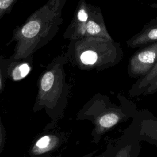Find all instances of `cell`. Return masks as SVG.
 I'll list each match as a JSON object with an SVG mask.
<instances>
[{
	"label": "cell",
	"instance_id": "6da1fadb",
	"mask_svg": "<svg viewBox=\"0 0 157 157\" xmlns=\"http://www.w3.org/2000/svg\"><path fill=\"white\" fill-rule=\"evenodd\" d=\"M62 23L61 10L54 3L47 1L14 30L10 43L15 42L16 45L14 53L8 60L17 61L31 57L53 39Z\"/></svg>",
	"mask_w": 157,
	"mask_h": 157
},
{
	"label": "cell",
	"instance_id": "7c38bea8",
	"mask_svg": "<svg viewBox=\"0 0 157 157\" xmlns=\"http://www.w3.org/2000/svg\"><path fill=\"white\" fill-rule=\"evenodd\" d=\"M9 61L10 64H8V66L12 67V69H10V77L13 80L17 81L23 78L30 71L31 67L27 63H20V61Z\"/></svg>",
	"mask_w": 157,
	"mask_h": 157
},
{
	"label": "cell",
	"instance_id": "e0dca14e",
	"mask_svg": "<svg viewBox=\"0 0 157 157\" xmlns=\"http://www.w3.org/2000/svg\"><path fill=\"white\" fill-rule=\"evenodd\" d=\"M150 7L153 9H157V2H155V3H152L150 5Z\"/></svg>",
	"mask_w": 157,
	"mask_h": 157
},
{
	"label": "cell",
	"instance_id": "8fae6325",
	"mask_svg": "<svg viewBox=\"0 0 157 157\" xmlns=\"http://www.w3.org/2000/svg\"><path fill=\"white\" fill-rule=\"evenodd\" d=\"M157 78V63L153 69L144 77L137 79L132 85L128 93L130 97H137L142 95L147 88Z\"/></svg>",
	"mask_w": 157,
	"mask_h": 157
},
{
	"label": "cell",
	"instance_id": "30bf717a",
	"mask_svg": "<svg viewBox=\"0 0 157 157\" xmlns=\"http://www.w3.org/2000/svg\"><path fill=\"white\" fill-rule=\"evenodd\" d=\"M61 134H50L41 137L34 145L31 153L39 155L50 152L58 148L62 143Z\"/></svg>",
	"mask_w": 157,
	"mask_h": 157
},
{
	"label": "cell",
	"instance_id": "5b68a950",
	"mask_svg": "<svg viewBox=\"0 0 157 157\" xmlns=\"http://www.w3.org/2000/svg\"><path fill=\"white\" fill-rule=\"evenodd\" d=\"M63 37L69 40L86 37L112 38L107 31L101 8L88 4L85 0L78 2Z\"/></svg>",
	"mask_w": 157,
	"mask_h": 157
},
{
	"label": "cell",
	"instance_id": "ac0fdd59",
	"mask_svg": "<svg viewBox=\"0 0 157 157\" xmlns=\"http://www.w3.org/2000/svg\"><path fill=\"white\" fill-rule=\"evenodd\" d=\"M136 1H140V0H136Z\"/></svg>",
	"mask_w": 157,
	"mask_h": 157
},
{
	"label": "cell",
	"instance_id": "9c48e42d",
	"mask_svg": "<svg viewBox=\"0 0 157 157\" xmlns=\"http://www.w3.org/2000/svg\"><path fill=\"white\" fill-rule=\"evenodd\" d=\"M155 42H157V17L145 24L139 33L129 39L126 45L129 48H136Z\"/></svg>",
	"mask_w": 157,
	"mask_h": 157
},
{
	"label": "cell",
	"instance_id": "9a60e30c",
	"mask_svg": "<svg viewBox=\"0 0 157 157\" xmlns=\"http://www.w3.org/2000/svg\"><path fill=\"white\" fill-rule=\"evenodd\" d=\"M157 93V78L144 91V95L153 94Z\"/></svg>",
	"mask_w": 157,
	"mask_h": 157
},
{
	"label": "cell",
	"instance_id": "ba28073f",
	"mask_svg": "<svg viewBox=\"0 0 157 157\" xmlns=\"http://www.w3.org/2000/svg\"><path fill=\"white\" fill-rule=\"evenodd\" d=\"M137 134L141 141L157 147V117L147 109L137 110L132 118Z\"/></svg>",
	"mask_w": 157,
	"mask_h": 157
},
{
	"label": "cell",
	"instance_id": "2e32d148",
	"mask_svg": "<svg viewBox=\"0 0 157 157\" xmlns=\"http://www.w3.org/2000/svg\"><path fill=\"white\" fill-rule=\"evenodd\" d=\"M2 74L1 69H0V91L2 90Z\"/></svg>",
	"mask_w": 157,
	"mask_h": 157
},
{
	"label": "cell",
	"instance_id": "3957f363",
	"mask_svg": "<svg viewBox=\"0 0 157 157\" xmlns=\"http://www.w3.org/2000/svg\"><path fill=\"white\" fill-rule=\"evenodd\" d=\"M117 97L119 104L113 103L108 96L98 93L78 111L77 120H88L94 125L91 132L92 143L98 144L105 133L136 114L137 110L133 102L121 93Z\"/></svg>",
	"mask_w": 157,
	"mask_h": 157
},
{
	"label": "cell",
	"instance_id": "7a4b0ae2",
	"mask_svg": "<svg viewBox=\"0 0 157 157\" xmlns=\"http://www.w3.org/2000/svg\"><path fill=\"white\" fill-rule=\"evenodd\" d=\"M68 63L65 53L53 59L39 78L38 92L33 106L37 112L44 110L54 126L64 117L69 93L64 66Z\"/></svg>",
	"mask_w": 157,
	"mask_h": 157
},
{
	"label": "cell",
	"instance_id": "52a82bcc",
	"mask_svg": "<svg viewBox=\"0 0 157 157\" xmlns=\"http://www.w3.org/2000/svg\"><path fill=\"white\" fill-rule=\"evenodd\" d=\"M157 63V42L140 47L129 58L128 74L131 78L145 76Z\"/></svg>",
	"mask_w": 157,
	"mask_h": 157
},
{
	"label": "cell",
	"instance_id": "8992f818",
	"mask_svg": "<svg viewBox=\"0 0 157 157\" xmlns=\"http://www.w3.org/2000/svg\"><path fill=\"white\" fill-rule=\"evenodd\" d=\"M140 142L134 124L125 129L122 136L115 142L109 143L106 150L98 156L101 157H137L140 150Z\"/></svg>",
	"mask_w": 157,
	"mask_h": 157
},
{
	"label": "cell",
	"instance_id": "4fadbf2b",
	"mask_svg": "<svg viewBox=\"0 0 157 157\" xmlns=\"http://www.w3.org/2000/svg\"><path fill=\"white\" fill-rule=\"evenodd\" d=\"M17 1L18 0H0V20L5 14L10 13Z\"/></svg>",
	"mask_w": 157,
	"mask_h": 157
},
{
	"label": "cell",
	"instance_id": "5bb4252c",
	"mask_svg": "<svg viewBox=\"0 0 157 157\" xmlns=\"http://www.w3.org/2000/svg\"><path fill=\"white\" fill-rule=\"evenodd\" d=\"M5 144H6V131L0 117V153H1L4 150L5 147Z\"/></svg>",
	"mask_w": 157,
	"mask_h": 157
},
{
	"label": "cell",
	"instance_id": "277c9868",
	"mask_svg": "<svg viewBox=\"0 0 157 157\" xmlns=\"http://www.w3.org/2000/svg\"><path fill=\"white\" fill-rule=\"evenodd\" d=\"M65 54L68 63L80 70L101 71L118 64L123 51L112 38L86 37L70 40Z\"/></svg>",
	"mask_w": 157,
	"mask_h": 157
}]
</instances>
